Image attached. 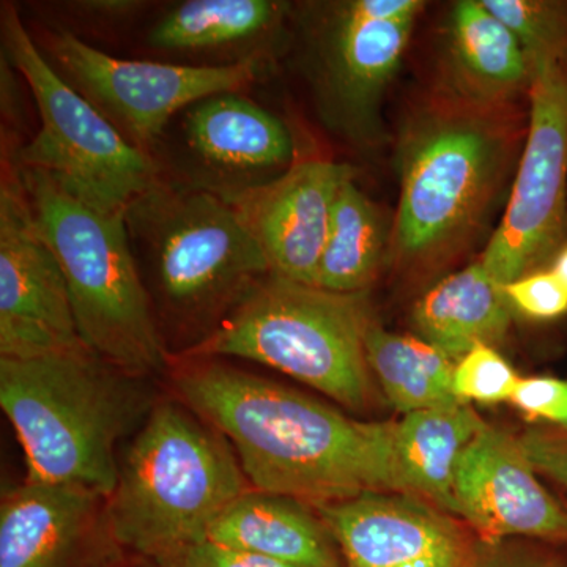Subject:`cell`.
Wrapping results in <instances>:
<instances>
[{"label":"cell","instance_id":"obj_20","mask_svg":"<svg viewBox=\"0 0 567 567\" xmlns=\"http://www.w3.org/2000/svg\"><path fill=\"white\" fill-rule=\"evenodd\" d=\"M207 540L298 567H344L338 544L315 506L254 488L216 518Z\"/></svg>","mask_w":567,"mask_h":567},{"label":"cell","instance_id":"obj_25","mask_svg":"<svg viewBox=\"0 0 567 567\" xmlns=\"http://www.w3.org/2000/svg\"><path fill=\"white\" fill-rule=\"evenodd\" d=\"M516 35L529 69L539 62H567V2L483 0Z\"/></svg>","mask_w":567,"mask_h":567},{"label":"cell","instance_id":"obj_16","mask_svg":"<svg viewBox=\"0 0 567 567\" xmlns=\"http://www.w3.org/2000/svg\"><path fill=\"white\" fill-rule=\"evenodd\" d=\"M349 164L308 158L275 182L229 200L264 252L270 274L315 286L339 189Z\"/></svg>","mask_w":567,"mask_h":567},{"label":"cell","instance_id":"obj_33","mask_svg":"<svg viewBox=\"0 0 567 567\" xmlns=\"http://www.w3.org/2000/svg\"><path fill=\"white\" fill-rule=\"evenodd\" d=\"M20 71L2 54L0 58V106H2V126H18L21 123L22 96Z\"/></svg>","mask_w":567,"mask_h":567},{"label":"cell","instance_id":"obj_31","mask_svg":"<svg viewBox=\"0 0 567 567\" xmlns=\"http://www.w3.org/2000/svg\"><path fill=\"white\" fill-rule=\"evenodd\" d=\"M517 439L536 472L567 491V429L529 427Z\"/></svg>","mask_w":567,"mask_h":567},{"label":"cell","instance_id":"obj_2","mask_svg":"<svg viewBox=\"0 0 567 567\" xmlns=\"http://www.w3.org/2000/svg\"><path fill=\"white\" fill-rule=\"evenodd\" d=\"M517 104L486 106L439 87L399 134L398 213L390 251L399 267H439L475 241L527 137Z\"/></svg>","mask_w":567,"mask_h":567},{"label":"cell","instance_id":"obj_28","mask_svg":"<svg viewBox=\"0 0 567 567\" xmlns=\"http://www.w3.org/2000/svg\"><path fill=\"white\" fill-rule=\"evenodd\" d=\"M461 567H567V559L532 539H473Z\"/></svg>","mask_w":567,"mask_h":567},{"label":"cell","instance_id":"obj_13","mask_svg":"<svg viewBox=\"0 0 567 567\" xmlns=\"http://www.w3.org/2000/svg\"><path fill=\"white\" fill-rule=\"evenodd\" d=\"M181 134L188 185L226 200L262 188L295 163L289 126L244 92H223L186 107Z\"/></svg>","mask_w":567,"mask_h":567},{"label":"cell","instance_id":"obj_14","mask_svg":"<svg viewBox=\"0 0 567 567\" xmlns=\"http://www.w3.org/2000/svg\"><path fill=\"white\" fill-rule=\"evenodd\" d=\"M536 473L517 436L484 423L458 461L457 517L477 539L567 543V511Z\"/></svg>","mask_w":567,"mask_h":567},{"label":"cell","instance_id":"obj_4","mask_svg":"<svg viewBox=\"0 0 567 567\" xmlns=\"http://www.w3.org/2000/svg\"><path fill=\"white\" fill-rule=\"evenodd\" d=\"M233 446L188 406L163 402L118 462L107 498V529L117 546L155 565L174 567L188 548L207 540L246 487Z\"/></svg>","mask_w":567,"mask_h":567},{"label":"cell","instance_id":"obj_35","mask_svg":"<svg viewBox=\"0 0 567 567\" xmlns=\"http://www.w3.org/2000/svg\"><path fill=\"white\" fill-rule=\"evenodd\" d=\"M147 567H164V566L155 565V563H152V565L147 566Z\"/></svg>","mask_w":567,"mask_h":567},{"label":"cell","instance_id":"obj_30","mask_svg":"<svg viewBox=\"0 0 567 567\" xmlns=\"http://www.w3.org/2000/svg\"><path fill=\"white\" fill-rule=\"evenodd\" d=\"M61 11L73 29L84 31H117L132 24L148 9V2L142 0H74V2H61L54 7Z\"/></svg>","mask_w":567,"mask_h":567},{"label":"cell","instance_id":"obj_18","mask_svg":"<svg viewBox=\"0 0 567 567\" xmlns=\"http://www.w3.org/2000/svg\"><path fill=\"white\" fill-rule=\"evenodd\" d=\"M440 87L466 102L505 106L528 95L532 69L516 35L484 6L461 0L447 17Z\"/></svg>","mask_w":567,"mask_h":567},{"label":"cell","instance_id":"obj_6","mask_svg":"<svg viewBox=\"0 0 567 567\" xmlns=\"http://www.w3.org/2000/svg\"><path fill=\"white\" fill-rule=\"evenodd\" d=\"M17 169L41 234L61 264L81 341L126 374H162L169 354L125 213L93 210L48 175Z\"/></svg>","mask_w":567,"mask_h":567},{"label":"cell","instance_id":"obj_3","mask_svg":"<svg viewBox=\"0 0 567 567\" xmlns=\"http://www.w3.org/2000/svg\"><path fill=\"white\" fill-rule=\"evenodd\" d=\"M140 377L87 347L31 360L0 358V405L28 465V481L110 498L122 436L153 406Z\"/></svg>","mask_w":567,"mask_h":567},{"label":"cell","instance_id":"obj_12","mask_svg":"<svg viewBox=\"0 0 567 567\" xmlns=\"http://www.w3.org/2000/svg\"><path fill=\"white\" fill-rule=\"evenodd\" d=\"M61 264L33 216L17 166L0 178V358L31 360L84 349Z\"/></svg>","mask_w":567,"mask_h":567},{"label":"cell","instance_id":"obj_24","mask_svg":"<svg viewBox=\"0 0 567 567\" xmlns=\"http://www.w3.org/2000/svg\"><path fill=\"white\" fill-rule=\"evenodd\" d=\"M391 234L368 194L349 178L339 189L316 287L336 293L368 292L385 262Z\"/></svg>","mask_w":567,"mask_h":567},{"label":"cell","instance_id":"obj_8","mask_svg":"<svg viewBox=\"0 0 567 567\" xmlns=\"http://www.w3.org/2000/svg\"><path fill=\"white\" fill-rule=\"evenodd\" d=\"M2 54L31 89L40 115L32 141L3 152L22 169L51 178L63 193L100 213L126 208L163 181L162 166L63 80L11 3L0 9Z\"/></svg>","mask_w":567,"mask_h":567},{"label":"cell","instance_id":"obj_1","mask_svg":"<svg viewBox=\"0 0 567 567\" xmlns=\"http://www.w3.org/2000/svg\"><path fill=\"white\" fill-rule=\"evenodd\" d=\"M182 401L234 447L254 491L308 505L363 494H410L395 425L358 421L311 395L218 363L189 360L174 377Z\"/></svg>","mask_w":567,"mask_h":567},{"label":"cell","instance_id":"obj_32","mask_svg":"<svg viewBox=\"0 0 567 567\" xmlns=\"http://www.w3.org/2000/svg\"><path fill=\"white\" fill-rule=\"evenodd\" d=\"M174 567H298L278 559L213 544H196L185 551Z\"/></svg>","mask_w":567,"mask_h":567},{"label":"cell","instance_id":"obj_15","mask_svg":"<svg viewBox=\"0 0 567 567\" xmlns=\"http://www.w3.org/2000/svg\"><path fill=\"white\" fill-rule=\"evenodd\" d=\"M344 567H461L475 537L420 496L363 494L315 506Z\"/></svg>","mask_w":567,"mask_h":567},{"label":"cell","instance_id":"obj_26","mask_svg":"<svg viewBox=\"0 0 567 567\" xmlns=\"http://www.w3.org/2000/svg\"><path fill=\"white\" fill-rule=\"evenodd\" d=\"M520 379L494 347L480 344L456 361L453 391L461 402L498 404L509 401Z\"/></svg>","mask_w":567,"mask_h":567},{"label":"cell","instance_id":"obj_17","mask_svg":"<svg viewBox=\"0 0 567 567\" xmlns=\"http://www.w3.org/2000/svg\"><path fill=\"white\" fill-rule=\"evenodd\" d=\"M290 17L292 7L276 0H185L153 22L144 44L182 65L270 63Z\"/></svg>","mask_w":567,"mask_h":567},{"label":"cell","instance_id":"obj_22","mask_svg":"<svg viewBox=\"0 0 567 567\" xmlns=\"http://www.w3.org/2000/svg\"><path fill=\"white\" fill-rule=\"evenodd\" d=\"M484 423L464 402L404 415L395 425V457L410 494L457 517L458 461Z\"/></svg>","mask_w":567,"mask_h":567},{"label":"cell","instance_id":"obj_5","mask_svg":"<svg viewBox=\"0 0 567 567\" xmlns=\"http://www.w3.org/2000/svg\"><path fill=\"white\" fill-rule=\"evenodd\" d=\"M372 322L368 292L336 293L268 274L182 357L254 361L361 412L374 385L364 349Z\"/></svg>","mask_w":567,"mask_h":567},{"label":"cell","instance_id":"obj_34","mask_svg":"<svg viewBox=\"0 0 567 567\" xmlns=\"http://www.w3.org/2000/svg\"><path fill=\"white\" fill-rule=\"evenodd\" d=\"M550 270L567 286V245L555 257V262L551 265Z\"/></svg>","mask_w":567,"mask_h":567},{"label":"cell","instance_id":"obj_27","mask_svg":"<svg viewBox=\"0 0 567 567\" xmlns=\"http://www.w3.org/2000/svg\"><path fill=\"white\" fill-rule=\"evenodd\" d=\"M514 311L533 320H555L567 315V286L551 270H537L505 286Z\"/></svg>","mask_w":567,"mask_h":567},{"label":"cell","instance_id":"obj_7","mask_svg":"<svg viewBox=\"0 0 567 567\" xmlns=\"http://www.w3.org/2000/svg\"><path fill=\"white\" fill-rule=\"evenodd\" d=\"M125 219L136 262L147 265L167 315L197 328L199 341L270 274L240 213L207 189L163 178Z\"/></svg>","mask_w":567,"mask_h":567},{"label":"cell","instance_id":"obj_11","mask_svg":"<svg viewBox=\"0 0 567 567\" xmlns=\"http://www.w3.org/2000/svg\"><path fill=\"white\" fill-rule=\"evenodd\" d=\"M528 102L513 189L480 259L502 286L557 257L567 235V62L532 65Z\"/></svg>","mask_w":567,"mask_h":567},{"label":"cell","instance_id":"obj_21","mask_svg":"<svg viewBox=\"0 0 567 567\" xmlns=\"http://www.w3.org/2000/svg\"><path fill=\"white\" fill-rule=\"evenodd\" d=\"M513 311L505 286L477 260L429 289L413 306L412 323L420 338L458 361L473 347L502 341Z\"/></svg>","mask_w":567,"mask_h":567},{"label":"cell","instance_id":"obj_19","mask_svg":"<svg viewBox=\"0 0 567 567\" xmlns=\"http://www.w3.org/2000/svg\"><path fill=\"white\" fill-rule=\"evenodd\" d=\"M102 496L25 481L0 507V567H74Z\"/></svg>","mask_w":567,"mask_h":567},{"label":"cell","instance_id":"obj_23","mask_svg":"<svg viewBox=\"0 0 567 567\" xmlns=\"http://www.w3.org/2000/svg\"><path fill=\"white\" fill-rule=\"evenodd\" d=\"M364 349L372 377L398 412L409 415L461 402L453 391L456 361L420 336L391 333L374 320Z\"/></svg>","mask_w":567,"mask_h":567},{"label":"cell","instance_id":"obj_10","mask_svg":"<svg viewBox=\"0 0 567 567\" xmlns=\"http://www.w3.org/2000/svg\"><path fill=\"white\" fill-rule=\"evenodd\" d=\"M39 47L74 91L134 147L151 155L164 130L186 107L216 93L244 92L270 66L260 61L194 66L114 58L62 28L47 32Z\"/></svg>","mask_w":567,"mask_h":567},{"label":"cell","instance_id":"obj_29","mask_svg":"<svg viewBox=\"0 0 567 567\" xmlns=\"http://www.w3.org/2000/svg\"><path fill=\"white\" fill-rule=\"evenodd\" d=\"M509 402L529 420L567 429V380L555 377L520 379Z\"/></svg>","mask_w":567,"mask_h":567},{"label":"cell","instance_id":"obj_9","mask_svg":"<svg viewBox=\"0 0 567 567\" xmlns=\"http://www.w3.org/2000/svg\"><path fill=\"white\" fill-rule=\"evenodd\" d=\"M416 20H377L371 0L308 3L295 18L298 61L320 122L354 148L382 136L383 95Z\"/></svg>","mask_w":567,"mask_h":567}]
</instances>
